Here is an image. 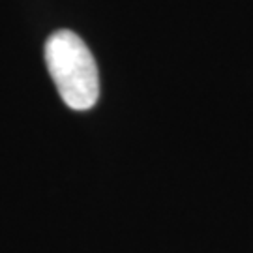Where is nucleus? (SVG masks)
Here are the masks:
<instances>
[{"mask_svg": "<svg viewBox=\"0 0 253 253\" xmlns=\"http://www.w3.org/2000/svg\"><path fill=\"white\" fill-rule=\"evenodd\" d=\"M45 62L62 101L73 111H88L100 98L98 66L86 43L72 30L47 40Z\"/></svg>", "mask_w": 253, "mask_h": 253, "instance_id": "obj_1", "label": "nucleus"}]
</instances>
